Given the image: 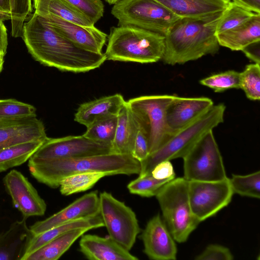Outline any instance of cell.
<instances>
[{
  "label": "cell",
  "instance_id": "obj_14",
  "mask_svg": "<svg viewBox=\"0 0 260 260\" xmlns=\"http://www.w3.org/2000/svg\"><path fill=\"white\" fill-rule=\"evenodd\" d=\"M40 17L56 32L78 47L90 52L102 53L108 36L94 26H83L51 14Z\"/></svg>",
  "mask_w": 260,
  "mask_h": 260
},
{
  "label": "cell",
  "instance_id": "obj_11",
  "mask_svg": "<svg viewBox=\"0 0 260 260\" xmlns=\"http://www.w3.org/2000/svg\"><path fill=\"white\" fill-rule=\"evenodd\" d=\"M113 153L112 146L82 136L47 137L28 160L77 158Z\"/></svg>",
  "mask_w": 260,
  "mask_h": 260
},
{
  "label": "cell",
  "instance_id": "obj_41",
  "mask_svg": "<svg viewBox=\"0 0 260 260\" xmlns=\"http://www.w3.org/2000/svg\"><path fill=\"white\" fill-rule=\"evenodd\" d=\"M151 175L154 178L159 180L175 178V173L170 160L157 164L152 169Z\"/></svg>",
  "mask_w": 260,
  "mask_h": 260
},
{
  "label": "cell",
  "instance_id": "obj_43",
  "mask_svg": "<svg viewBox=\"0 0 260 260\" xmlns=\"http://www.w3.org/2000/svg\"><path fill=\"white\" fill-rule=\"evenodd\" d=\"M242 7L260 14V0H232Z\"/></svg>",
  "mask_w": 260,
  "mask_h": 260
},
{
  "label": "cell",
  "instance_id": "obj_36",
  "mask_svg": "<svg viewBox=\"0 0 260 260\" xmlns=\"http://www.w3.org/2000/svg\"><path fill=\"white\" fill-rule=\"evenodd\" d=\"M11 35L21 37L24 21L32 12V0H10Z\"/></svg>",
  "mask_w": 260,
  "mask_h": 260
},
{
  "label": "cell",
  "instance_id": "obj_7",
  "mask_svg": "<svg viewBox=\"0 0 260 260\" xmlns=\"http://www.w3.org/2000/svg\"><path fill=\"white\" fill-rule=\"evenodd\" d=\"M111 14L118 26L138 27L165 36L180 17L155 0H119Z\"/></svg>",
  "mask_w": 260,
  "mask_h": 260
},
{
  "label": "cell",
  "instance_id": "obj_39",
  "mask_svg": "<svg viewBox=\"0 0 260 260\" xmlns=\"http://www.w3.org/2000/svg\"><path fill=\"white\" fill-rule=\"evenodd\" d=\"M65 1L87 17L93 25L103 16L104 5L101 0Z\"/></svg>",
  "mask_w": 260,
  "mask_h": 260
},
{
  "label": "cell",
  "instance_id": "obj_42",
  "mask_svg": "<svg viewBox=\"0 0 260 260\" xmlns=\"http://www.w3.org/2000/svg\"><path fill=\"white\" fill-rule=\"evenodd\" d=\"M241 51L254 63L260 64V40L248 44Z\"/></svg>",
  "mask_w": 260,
  "mask_h": 260
},
{
  "label": "cell",
  "instance_id": "obj_44",
  "mask_svg": "<svg viewBox=\"0 0 260 260\" xmlns=\"http://www.w3.org/2000/svg\"><path fill=\"white\" fill-rule=\"evenodd\" d=\"M8 46V36L6 28L0 18V53L6 55Z\"/></svg>",
  "mask_w": 260,
  "mask_h": 260
},
{
  "label": "cell",
  "instance_id": "obj_5",
  "mask_svg": "<svg viewBox=\"0 0 260 260\" xmlns=\"http://www.w3.org/2000/svg\"><path fill=\"white\" fill-rule=\"evenodd\" d=\"M225 108L223 104L214 105L196 121L174 134L163 145L140 162L139 176L151 175L153 168L160 162L183 158L204 135L223 122Z\"/></svg>",
  "mask_w": 260,
  "mask_h": 260
},
{
  "label": "cell",
  "instance_id": "obj_4",
  "mask_svg": "<svg viewBox=\"0 0 260 260\" xmlns=\"http://www.w3.org/2000/svg\"><path fill=\"white\" fill-rule=\"evenodd\" d=\"M105 54L106 60L141 63L161 60L165 36L138 27L118 26L110 28Z\"/></svg>",
  "mask_w": 260,
  "mask_h": 260
},
{
  "label": "cell",
  "instance_id": "obj_47",
  "mask_svg": "<svg viewBox=\"0 0 260 260\" xmlns=\"http://www.w3.org/2000/svg\"><path fill=\"white\" fill-rule=\"evenodd\" d=\"M105 2L108 3L110 5H114L115 3H116L117 2H118L119 0H104Z\"/></svg>",
  "mask_w": 260,
  "mask_h": 260
},
{
  "label": "cell",
  "instance_id": "obj_8",
  "mask_svg": "<svg viewBox=\"0 0 260 260\" xmlns=\"http://www.w3.org/2000/svg\"><path fill=\"white\" fill-rule=\"evenodd\" d=\"M182 158L183 177L187 181H216L227 177L213 131L204 135Z\"/></svg>",
  "mask_w": 260,
  "mask_h": 260
},
{
  "label": "cell",
  "instance_id": "obj_16",
  "mask_svg": "<svg viewBox=\"0 0 260 260\" xmlns=\"http://www.w3.org/2000/svg\"><path fill=\"white\" fill-rule=\"evenodd\" d=\"M100 214V199L97 191L78 198L66 208L47 218L36 222L29 228L33 235L71 221Z\"/></svg>",
  "mask_w": 260,
  "mask_h": 260
},
{
  "label": "cell",
  "instance_id": "obj_26",
  "mask_svg": "<svg viewBox=\"0 0 260 260\" xmlns=\"http://www.w3.org/2000/svg\"><path fill=\"white\" fill-rule=\"evenodd\" d=\"M90 230L82 228L70 230L50 241L30 254L25 260H56L76 240Z\"/></svg>",
  "mask_w": 260,
  "mask_h": 260
},
{
  "label": "cell",
  "instance_id": "obj_33",
  "mask_svg": "<svg viewBox=\"0 0 260 260\" xmlns=\"http://www.w3.org/2000/svg\"><path fill=\"white\" fill-rule=\"evenodd\" d=\"M240 88L252 101L260 100V66L253 63L247 65L240 73Z\"/></svg>",
  "mask_w": 260,
  "mask_h": 260
},
{
  "label": "cell",
  "instance_id": "obj_12",
  "mask_svg": "<svg viewBox=\"0 0 260 260\" xmlns=\"http://www.w3.org/2000/svg\"><path fill=\"white\" fill-rule=\"evenodd\" d=\"M175 95L141 96L126 101L130 108L145 119L149 128V154L173 135L166 121V109Z\"/></svg>",
  "mask_w": 260,
  "mask_h": 260
},
{
  "label": "cell",
  "instance_id": "obj_38",
  "mask_svg": "<svg viewBox=\"0 0 260 260\" xmlns=\"http://www.w3.org/2000/svg\"><path fill=\"white\" fill-rule=\"evenodd\" d=\"M37 116L36 108L15 99L0 100V118Z\"/></svg>",
  "mask_w": 260,
  "mask_h": 260
},
{
  "label": "cell",
  "instance_id": "obj_17",
  "mask_svg": "<svg viewBox=\"0 0 260 260\" xmlns=\"http://www.w3.org/2000/svg\"><path fill=\"white\" fill-rule=\"evenodd\" d=\"M214 105L206 97L185 98L175 95L166 109L167 125L173 135L188 126Z\"/></svg>",
  "mask_w": 260,
  "mask_h": 260
},
{
  "label": "cell",
  "instance_id": "obj_31",
  "mask_svg": "<svg viewBox=\"0 0 260 260\" xmlns=\"http://www.w3.org/2000/svg\"><path fill=\"white\" fill-rule=\"evenodd\" d=\"M117 115L100 119L87 127L83 135L92 140L112 146L116 125Z\"/></svg>",
  "mask_w": 260,
  "mask_h": 260
},
{
  "label": "cell",
  "instance_id": "obj_19",
  "mask_svg": "<svg viewBox=\"0 0 260 260\" xmlns=\"http://www.w3.org/2000/svg\"><path fill=\"white\" fill-rule=\"evenodd\" d=\"M80 252L91 260H138L110 236L83 235L79 241Z\"/></svg>",
  "mask_w": 260,
  "mask_h": 260
},
{
  "label": "cell",
  "instance_id": "obj_2",
  "mask_svg": "<svg viewBox=\"0 0 260 260\" xmlns=\"http://www.w3.org/2000/svg\"><path fill=\"white\" fill-rule=\"evenodd\" d=\"M223 11L197 17H180L165 36L161 60L166 64H184L219 50L216 28Z\"/></svg>",
  "mask_w": 260,
  "mask_h": 260
},
{
  "label": "cell",
  "instance_id": "obj_35",
  "mask_svg": "<svg viewBox=\"0 0 260 260\" xmlns=\"http://www.w3.org/2000/svg\"><path fill=\"white\" fill-rule=\"evenodd\" d=\"M201 84L220 92L232 88H240V73L229 70L216 74L200 81Z\"/></svg>",
  "mask_w": 260,
  "mask_h": 260
},
{
  "label": "cell",
  "instance_id": "obj_37",
  "mask_svg": "<svg viewBox=\"0 0 260 260\" xmlns=\"http://www.w3.org/2000/svg\"><path fill=\"white\" fill-rule=\"evenodd\" d=\"M174 178L157 179L151 175L139 177L130 182L127 186L130 193L143 197L155 196L159 189Z\"/></svg>",
  "mask_w": 260,
  "mask_h": 260
},
{
  "label": "cell",
  "instance_id": "obj_29",
  "mask_svg": "<svg viewBox=\"0 0 260 260\" xmlns=\"http://www.w3.org/2000/svg\"><path fill=\"white\" fill-rule=\"evenodd\" d=\"M107 176L105 173L100 172H82L67 176L60 183V192L63 196H69L86 191Z\"/></svg>",
  "mask_w": 260,
  "mask_h": 260
},
{
  "label": "cell",
  "instance_id": "obj_27",
  "mask_svg": "<svg viewBox=\"0 0 260 260\" xmlns=\"http://www.w3.org/2000/svg\"><path fill=\"white\" fill-rule=\"evenodd\" d=\"M34 13L40 16L51 14L83 26H94L65 0H34Z\"/></svg>",
  "mask_w": 260,
  "mask_h": 260
},
{
  "label": "cell",
  "instance_id": "obj_25",
  "mask_svg": "<svg viewBox=\"0 0 260 260\" xmlns=\"http://www.w3.org/2000/svg\"><path fill=\"white\" fill-rule=\"evenodd\" d=\"M137 130V122L127 102L117 115V122L112 144L113 153L132 155Z\"/></svg>",
  "mask_w": 260,
  "mask_h": 260
},
{
  "label": "cell",
  "instance_id": "obj_28",
  "mask_svg": "<svg viewBox=\"0 0 260 260\" xmlns=\"http://www.w3.org/2000/svg\"><path fill=\"white\" fill-rule=\"evenodd\" d=\"M45 140L23 142L0 149V172L19 166L28 160Z\"/></svg>",
  "mask_w": 260,
  "mask_h": 260
},
{
  "label": "cell",
  "instance_id": "obj_3",
  "mask_svg": "<svg viewBox=\"0 0 260 260\" xmlns=\"http://www.w3.org/2000/svg\"><path fill=\"white\" fill-rule=\"evenodd\" d=\"M31 176L38 182L56 188L65 177L78 173L104 172L108 176L139 175L141 163L132 155L117 153L54 159L43 161L28 160Z\"/></svg>",
  "mask_w": 260,
  "mask_h": 260
},
{
  "label": "cell",
  "instance_id": "obj_10",
  "mask_svg": "<svg viewBox=\"0 0 260 260\" xmlns=\"http://www.w3.org/2000/svg\"><path fill=\"white\" fill-rule=\"evenodd\" d=\"M188 194L192 212L201 222L227 206L234 192L227 177L216 181H188Z\"/></svg>",
  "mask_w": 260,
  "mask_h": 260
},
{
  "label": "cell",
  "instance_id": "obj_18",
  "mask_svg": "<svg viewBox=\"0 0 260 260\" xmlns=\"http://www.w3.org/2000/svg\"><path fill=\"white\" fill-rule=\"evenodd\" d=\"M47 138L44 125L37 116L0 118V149L14 144Z\"/></svg>",
  "mask_w": 260,
  "mask_h": 260
},
{
  "label": "cell",
  "instance_id": "obj_6",
  "mask_svg": "<svg viewBox=\"0 0 260 260\" xmlns=\"http://www.w3.org/2000/svg\"><path fill=\"white\" fill-rule=\"evenodd\" d=\"M155 197L164 221L175 241H186L200 223L190 207L188 181L184 177L175 178L165 184Z\"/></svg>",
  "mask_w": 260,
  "mask_h": 260
},
{
  "label": "cell",
  "instance_id": "obj_32",
  "mask_svg": "<svg viewBox=\"0 0 260 260\" xmlns=\"http://www.w3.org/2000/svg\"><path fill=\"white\" fill-rule=\"evenodd\" d=\"M234 193L242 196L260 198V171L245 175L233 174L229 178Z\"/></svg>",
  "mask_w": 260,
  "mask_h": 260
},
{
  "label": "cell",
  "instance_id": "obj_21",
  "mask_svg": "<svg viewBox=\"0 0 260 260\" xmlns=\"http://www.w3.org/2000/svg\"><path fill=\"white\" fill-rule=\"evenodd\" d=\"M26 220L23 218L15 221L0 233V260H22L33 236Z\"/></svg>",
  "mask_w": 260,
  "mask_h": 260
},
{
  "label": "cell",
  "instance_id": "obj_46",
  "mask_svg": "<svg viewBox=\"0 0 260 260\" xmlns=\"http://www.w3.org/2000/svg\"><path fill=\"white\" fill-rule=\"evenodd\" d=\"M4 56L5 55L0 53V73L2 70L3 64L4 62Z\"/></svg>",
  "mask_w": 260,
  "mask_h": 260
},
{
  "label": "cell",
  "instance_id": "obj_22",
  "mask_svg": "<svg viewBox=\"0 0 260 260\" xmlns=\"http://www.w3.org/2000/svg\"><path fill=\"white\" fill-rule=\"evenodd\" d=\"M179 17H197L224 11L231 0H155Z\"/></svg>",
  "mask_w": 260,
  "mask_h": 260
},
{
  "label": "cell",
  "instance_id": "obj_9",
  "mask_svg": "<svg viewBox=\"0 0 260 260\" xmlns=\"http://www.w3.org/2000/svg\"><path fill=\"white\" fill-rule=\"evenodd\" d=\"M99 199L100 214L109 236L129 251L140 232L136 214L109 192H101Z\"/></svg>",
  "mask_w": 260,
  "mask_h": 260
},
{
  "label": "cell",
  "instance_id": "obj_45",
  "mask_svg": "<svg viewBox=\"0 0 260 260\" xmlns=\"http://www.w3.org/2000/svg\"><path fill=\"white\" fill-rule=\"evenodd\" d=\"M0 18L3 21L11 19L10 0H0Z\"/></svg>",
  "mask_w": 260,
  "mask_h": 260
},
{
  "label": "cell",
  "instance_id": "obj_20",
  "mask_svg": "<svg viewBox=\"0 0 260 260\" xmlns=\"http://www.w3.org/2000/svg\"><path fill=\"white\" fill-rule=\"evenodd\" d=\"M126 102L117 93L83 103L78 108L74 120L87 127L100 119L117 115Z\"/></svg>",
  "mask_w": 260,
  "mask_h": 260
},
{
  "label": "cell",
  "instance_id": "obj_23",
  "mask_svg": "<svg viewBox=\"0 0 260 260\" xmlns=\"http://www.w3.org/2000/svg\"><path fill=\"white\" fill-rule=\"evenodd\" d=\"M103 226V220L100 214H99L61 224L39 234L33 235L27 244L22 260H25L26 258L34 251L55 238L70 230L82 228L91 230Z\"/></svg>",
  "mask_w": 260,
  "mask_h": 260
},
{
  "label": "cell",
  "instance_id": "obj_24",
  "mask_svg": "<svg viewBox=\"0 0 260 260\" xmlns=\"http://www.w3.org/2000/svg\"><path fill=\"white\" fill-rule=\"evenodd\" d=\"M216 37L220 46L241 51L248 44L260 40V14L256 13L240 26L216 35Z\"/></svg>",
  "mask_w": 260,
  "mask_h": 260
},
{
  "label": "cell",
  "instance_id": "obj_40",
  "mask_svg": "<svg viewBox=\"0 0 260 260\" xmlns=\"http://www.w3.org/2000/svg\"><path fill=\"white\" fill-rule=\"evenodd\" d=\"M234 257L230 249L218 244H210L195 258L196 260H232Z\"/></svg>",
  "mask_w": 260,
  "mask_h": 260
},
{
  "label": "cell",
  "instance_id": "obj_1",
  "mask_svg": "<svg viewBox=\"0 0 260 260\" xmlns=\"http://www.w3.org/2000/svg\"><path fill=\"white\" fill-rule=\"evenodd\" d=\"M21 37L35 60L62 71L86 72L99 68L106 60L105 53L78 47L56 32L35 13L24 22Z\"/></svg>",
  "mask_w": 260,
  "mask_h": 260
},
{
  "label": "cell",
  "instance_id": "obj_34",
  "mask_svg": "<svg viewBox=\"0 0 260 260\" xmlns=\"http://www.w3.org/2000/svg\"><path fill=\"white\" fill-rule=\"evenodd\" d=\"M132 110L137 122V130L132 155L141 162L145 160L149 154V128L143 116L132 109Z\"/></svg>",
  "mask_w": 260,
  "mask_h": 260
},
{
  "label": "cell",
  "instance_id": "obj_30",
  "mask_svg": "<svg viewBox=\"0 0 260 260\" xmlns=\"http://www.w3.org/2000/svg\"><path fill=\"white\" fill-rule=\"evenodd\" d=\"M255 14L231 1L223 11L222 16L217 23L216 35L240 26L252 18Z\"/></svg>",
  "mask_w": 260,
  "mask_h": 260
},
{
  "label": "cell",
  "instance_id": "obj_15",
  "mask_svg": "<svg viewBox=\"0 0 260 260\" xmlns=\"http://www.w3.org/2000/svg\"><path fill=\"white\" fill-rule=\"evenodd\" d=\"M141 238L144 245V252L150 259H176V241L159 214L149 220Z\"/></svg>",
  "mask_w": 260,
  "mask_h": 260
},
{
  "label": "cell",
  "instance_id": "obj_13",
  "mask_svg": "<svg viewBox=\"0 0 260 260\" xmlns=\"http://www.w3.org/2000/svg\"><path fill=\"white\" fill-rule=\"evenodd\" d=\"M3 183L14 206L21 213L23 218L45 214L47 208L45 201L20 172L11 170L4 177Z\"/></svg>",
  "mask_w": 260,
  "mask_h": 260
}]
</instances>
